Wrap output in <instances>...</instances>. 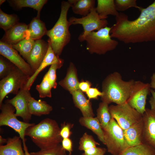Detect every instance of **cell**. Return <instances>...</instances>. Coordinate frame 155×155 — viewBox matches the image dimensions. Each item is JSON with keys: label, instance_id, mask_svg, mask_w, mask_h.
Listing matches in <instances>:
<instances>
[{"label": "cell", "instance_id": "29", "mask_svg": "<svg viewBox=\"0 0 155 155\" xmlns=\"http://www.w3.org/2000/svg\"><path fill=\"white\" fill-rule=\"evenodd\" d=\"M108 104L102 101L100 103L97 110V117L103 130L107 127L112 118L109 111Z\"/></svg>", "mask_w": 155, "mask_h": 155}, {"label": "cell", "instance_id": "35", "mask_svg": "<svg viewBox=\"0 0 155 155\" xmlns=\"http://www.w3.org/2000/svg\"><path fill=\"white\" fill-rule=\"evenodd\" d=\"M16 66L10 61H7L2 56L0 57V78L2 79L6 77Z\"/></svg>", "mask_w": 155, "mask_h": 155}, {"label": "cell", "instance_id": "38", "mask_svg": "<svg viewBox=\"0 0 155 155\" xmlns=\"http://www.w3.org/2000/svg\"><path fill=\"white\" fill-rule=\"evenodd\" d=\"M106 149L94 146L84 151L83 155H104L107 151Z\"/></svg>", "mask_w": 155, "mask_h": 155}, {"label": "cell", "instance_id": "3", "mask_svg": "<svg viewBox=\"0 0 155 155\" xmlns=\"http://www.w3.org/2000/svg\"><path fill=\"white\" fill-rule=\"evenodd\" d=\"M71 6L68 1L61 2L59 17L53 27L48 30L46 34L54 53L59 57L71 40V35L69 30L71 25L67 16Z\"/></svg>", "mask_w": 155, "mask_h": 155}, {"label": "cell", "instance_id": "42", "mask_svg": "<svg viewBox=\"0 0 155 155\" xmlns=\"http://www.w3.org/2000/svg\"><path fill=\"white\" fill-rule=\"evenodd\" d=\"M150 92L152 96L150 98L149 102L151 107L150 109L155 112V92L151 89Z\"/></svg>", "mask_w": 155, "mask_h": 155}, {"label": "cell", "instance_id": "28", "mask_svg": "<svg viewBox=\"0 0 155 155\" xmlns=\"http://www.w3.org/2000/svg\"><path fill=\"white\" fill-rule=\"evenodd\" d=\"M35 42V40L27 38L16 44L10 45L19 52L24 58L27 60L34 46Z\"/></svg>", "mask_w": 155, "mask_h": 155}, {"label": "cell", "instance_id": "23", "mask_svg": "<svg viewBox=\"0 0 155 155\" xmlns=\"http://www.w3.org/2000/svg\"><path fill=\"white\" fill-rule=\"evenodd\" d=\"M28 109L31 115L40 117L49 114L52 111L53 107L45 101L38 100L31 97L29 102Z\"/></svg>", "mask_w": 155, "mask_h": 155}, {"label": "cell", "instance_id": "13", "mask_svg": "<svg viewBox=\"0 0 155 155\" xmlns=\"http://www.w3.org/2000/svg\"><path fill=\"white\" fill-rule=\"evenodd\" d=\"M143 142L155 148V112L146 108L142 115Z\"/></svg>", "mask_w": 155, "mask_h": 155}, {"label": "cell", "instance_id": "8", "mask_svg": "<svg viewBox=\"0 0 155 155\" xmlns=\"http://www.w3.org/2000/svg\"><path fill=\"white\" fill-rule=\"evenodd\" d=\"M109 111L113 118L123 129H126L142 118V115L127 102L111 105Z\"/></svg>", "mask_w": 155, "mask_h": 155}, {"label": "cell", "instance_id": "21", "mask_svg": "<svg viewBox=\"0 0 155 155\" xmlns=\"http://www.w3.org/2000/svg\"><path fill=\"white\" fill-rule=\"evenodd\" d=\"M79 122L81 125L91 130L97 136L99 140L105 144L104 131L97 117H82L79 119Z\"/></svg>", "mask_w": 155, "mask_h": 155}, {"label": "cell", "instance_id": "26", "mask_svg": "<svg viewBox=\"0 0 155 155\" xmlns=\"http://www.w3.org/2000/svg\"><path fill=\"white\" fill-rule=\"evenodd\" d=\"M46 0H11L8 1L16 8L31 7L37 11V17L40 18V11L47 1Z\"/></svg>", "mask_w": 155, "mask_h": 155}, {"label": "cell", "instance_id": "27", "mask_svg": "<svg viewBox=\"0 0 155 155\" xmlns=\"http://www.w3.org/2000/svg\"><path fill=\"white\" fill-rule=\"evenodd\" d=\"M120 155H155V148L144 143L130 147Z\"/></svg>", "mask_w": 155, "mask_h": 155}, {"label": "cell", "instance_id": "34", "mask_svg": "<svg viewBox=\"0 0 155 155\" xmlns=\"http://www.w3.org/2000/svg\"><path fill=\"white\" fill-rule=\"evenodd\" d=\"M114 1L116 9L118 11H123L132 7L140 10L142 7L137 5L136 0H115Z\"/></svg>", "mask_w": 155, "mask_h": 155}, {"label": "cell", "instance_id": "24", "mask_svg": "<svg viewBox=\"0 0 155 155\" xmlns=\"http://www.w3.org/2000/svg\"><path fill=\"white\" fill-rule=\"evenodd\" d=\"M28 30L29 38L35 40L41 39L46 35L48 31L45 23L37 17L33 18L28 25Z\"/></svg>", "mask_w": 155, "mask_h": 155}, {"label": "cell", "instance_id": "44", "mask_svg": "<svg viewBox=\"0 0 155 155\" xmlns=\"http://www.w3.org/2000/svg\"><path fill=\"white\" fill-rule=\"evenodd\" d=\"M7 141V139L3 138L1 135L0 136V145H3V144L6 143Z\"/></svg>", "mask_w": 155, "mask_h": 155}, {"label": "cell", "instance_id": "10", "mask_svg": "<svg viewBox=\"0 0 155 155\" xmlns=\"http://www.w3.org/2000/svg\"><path fill=\"white\" fill-rule=\"evenodd\" d=\"M150 90V84L135 81L127 102L142 115L146 110V100Z\"/></svg>", "mask_w": 155, "mask_h": 155}, {"label": "cell", "instance_id": "12", "mask_svg": "<svg viewBox=\"0 0 155 155\" xmlns=\"http://www.w3.org/2000/svg\"><path fill=\"white\" fill-rule=\"evenodd\" d=\"M0 54L30 77L34 74V72L29 64L21 57L17 51L10 45L1 41Z\"/></svg>", "mask_w": 155, "mask_h": 155}, {"label": "cell", "instance_id": "31", "mask_svg": "<svg viewBox=\"0 0 155 155\" xmlns=\"http://www.w3.org/2000/svg\"><path fill=\"white\" fill-rule=\"evenodd\" d=\"M52 88L45 74L41 83L36 86V89L39 93V97L44 98L51 97Z\"/></svg>", "mask_w": 155, "mask_h": 155}, {"label": "cell", "instance_id": "1", "mask_svg": "<svg viewBox=\"0 0 155 155\" xmlns=\"http://www.w3.org/2000/svg\"><path fill=\"white\" fill-rule=\"evenodd\" d=\"M60 130L56 121L47 118L28 127L26 130L25 136L30 137L40 149H46L61 142L63 138L60 134Z\"/></svg>", "mask_w": 155, "mask_h": 155}, {"label": "cell", "instance_id": "18", "mask_svg": "<svg viewBox=\"0 0 155 155\" xmlns=\"http://www.w3.org/2000/svg\"><path fill=\"white\" fill-rule=\"evenodd\" d=\"M75 106L81 111L84 117H94L91 103L80 89L71 93Z\"/></svg>", "mask_w": 155, "mask_h": 155}, {"label": "cell", "instance_id": "46", "mask_svg": "<svg viewBox=\"0 0 155 155\" xmlns=\"http://www.w3.org/2000/svg\"><path fill=\"white\" fill-rule=\"evenodd\" d=\"M81 155H83L82 154Z\"/></svg>", "mask_w": 155, "mask_h": 155}, {"label": "cell", "instance_id": "17", "mask_svg": "<svg viewBox=\"0 0 155 155\" xmlns=\"http://www.w3.org/2000/svg\"><path fill=\"white\" fill-rule=\"evenodd\" d=\"M143 119L127 129L123 130L124 135L130 147L136 146L143 142Z\"/></svg>", "mask_w": 155, "mask_h": 155}, {"label": "cell", "instance_id": "32", "mask_svg": "<svg viewBox=\"0 0 155 155\" xmlns=\"http://www.w3.org/2000/svg\"><path fill=\"white\" fill-rule=\"evenodd\" d=\"M100 144L96 141L92 136L88 134L87 133H84L80 138L78 149L81 151L85 150Z\"/></svg>", "mask_w": 155, "mask_h": 155}, {"label": "cell", "instance_id": "16", "mask_svg": "<svg viewBox=\"0 0 155 155\" xmlns=\"http://www.w3.org/2000/svg\"><path fill=\"white\" fill-rule=\"evenodd\" d=\"M49 46L46 54L38 69L28 80L25 89L29 90L39 73L46 67L57 64L63 65V60L59 58L54 53L49 40H48Z\"/></svg>", "mask_w": 155, "mask_h": 155}, {"label": "cell", "instance_id": "36", "mask_svg": "<svg viewBox=\"0 0 155 155\" xmlns=\"http://www.w3.org/2000/svg\"><path fill=\"white\" fill-rule=\"evenodd\" d=\"M62 65L55 64L51 65L47 72L46 73L48 80L52 88L55 89L57 84L56 82V71L59 69Z\"/></svg>", "mask_w": 155, "mask_h": 155}, {"label": "cell", "instance_id": "25", "mask_svg": "<svg viewBox=\"0 0 155 155\" xmlns=\"http://www.w3.org/2000/svg\"><path fill=\"white\" fill-rule=\"evenodd\" d=\"M97 2L96 10L102 19H106L108 15L115 17L118 15L114 0H98Z\"/></svg>", "mask_w": 155, "mask_h": 155}, {"label": "cell", "instance_id": "22", "mask_svg": "<svg viewBox=\"0 0 155 155\" xmlns=\"http://www.w3.org/2000/svg\"><path fill=\"white\" fill-rule=\"evenodd\" d=\"M73 13L85 16L95 7V0H69Z\"/></svg>", "mask_w": 155, "mask_h": 155}, {"label": "cell", "instance_id": "43", "mask_svg": "<svg viewBox=\"0 0 155 155\" xmlns=\"http://www.w3.org/2000/svg\"><path fill=\"white\" fill-rule=\"evenodd\" d=\"M151 88L155 89V73H153L151 77V82L150 84Z\"/></svg>", "mask_w": 155, "mask_h": 155}, {"label": "cell", "instance_id": "7", "mask_svg": "<svg viewBox=\"0 0 155 155\" xmlns=\"http://www.w3.org/2000/svg\"><path fill=\"white\" fill-rule=\"evenodd\" d=\"M30 77L15 66L0 81V106L9 94L16 95L21 89L25 88Z\"/></svg>", "mask_w": 155, "mask_h": 155}, {"label": "cell", "instance_id": "11", "mask_svg": "<svg viewBox=\"0 0 155 155\" xmlns=\"http://www.w3.org/2000/svg\"><path fill=\"white\" fill-rule=\"evenodd\" d=\"M31 97L29 90L23 88L13 98L7 99L5 102L11 104L15 108L17 117H20L24 122L29 123L32 116L28 109L29 102Z\"/></svg>", "mask_w": 155, "mask_h": 155}, {"label": "cell", "instance_id": "37", "mask_svg": "<svg viewBox=\"0 0 155 155\" xmlns=\"http://www.w3.org/2000/svg\"><path fill=\"white\" fill-rule=\"evenodd\" d=\"M73 124L64 122L61 125L60 134L62 138H69L72 134L71 129L73 127Z\"/></svg>", "mask_w": 155, "mask_h": 155}, {"label": "cell", "instance_id": "40", "mask_svg": "<svg viewBox=\"0 0 155 155\" xmlns=\"http://www.w3.org/2000/svg\"><path fill=\"white\" fill-rule=\"evenodd\" d=\"M61 143L62 148L68 152L69 155H71L73 151V144L71 140L69 138H63Z\"/></svg>", "mask_w": 155, "mask_h": 155}, {"label": "cell", "instance_id": "41", "mask_svg": "<svg viewBox=\"0 0 155 155\" xmlns=\"http://www.w3.org/2000/svg\"><path fill=\"white\" fill-rule=\"evenodd\" d=\"M91 83L89 81H83L79 82V89L82 92H86L90 87Z\"/></svg>", "mask_w": 155, "mask_h": 155}, {"label": "cell", "instance_id": "15", "mask_svg": "<svg viewBox=\"0 0 155 155\" xmlns=\"http://www.w3.org/2000/svg\"><path fill=\"white\" fill-rule=\"evenodd\" d=\"M5 32L0 41L9 45L16 44L29 38L28 25L23 23H18Z\"/></svg>", "mask_w": 155, "mask_h": 155}, {"label": "cell", "instance_id": "6", "mask_svg": "<svg viewBox=\"0 0 155 155\" xmlns=\"http://www.w3.org/2000/svg\"><path fill=\"white\" fill-rule=\"evenodd\" d=\"M0 126H8L19 135L23 143L24 152L26 155H29L26 142L25 133L27 129L35 124L27 123L19 120L15 115V108L11 104L5 102L0 106Z\"/></svg>", "mask_w": 155, "mask_h": 155}, {"label": "cell", "instance_id": "39", "mask_svg": "<svg viewBox=\"0 0 155 155\" xmlns=\"http://www.w3.org/2000/svg\"><path fill=\"white\" fill-rule=\"evenodd\" d=\"M86 92L90 99H97L98 96L102 97L103 95L102 92L96 88H90Z\"/></svg>", "mask_w": 155, "mask_h": 155}, {"label": "cell", "instance_id": "9", "mask_svg": "<svg viewBox=\"0 0 155 155\" xmlns=\"http://www.w3.org/2000/svg\"><path fill=\"white\" fill-rule=\"evenodd\" d=\"M68 21L70 25L79 24L82 26L84 31L78 37L81 42L83 41L84 37L89 33L104 28L107 26L108 24L106 19H102L100 16L95 7L86 16L80 18L72 17Z\"/></svg>", "mask_w": 155, "mask_h": 155}, {"label": "cell", "instance_id": "5", "mask_svg": "<svg viewBox=\"0 0 155 155\" xmlns=\"http://www.w3.org/2000/svg\"><path fill=\"white\" fill-rule=\"evenodd\" d=\"M103 131L104 145L112 155H120L130 147L125 139L123 129L113 118Z\"/></svg>", "mask_w": 155, "mask_h": 155}, {"label": "cell", "instance_id": "30", "mask_svg": "<svg viewBox=\"0 0 155 155\" xmlns=\"http://www.w3.org/2000/svg\"><path fill=\"white\" fill-rule=\"evenodd\" d=\"M18 21L16 15L7 14L0 9V27L5 32L19 23Z\"/></svg>", "mask_w": 155, "mask_h": 155}, {"label": "cell", "instance_id": "2", "mask_svg": "<svg viewBox=\"0 0 155 155\" xmlns=\"http://www.w3.org/2000/svg\"><path fill=\"white\" fill-rule=\"evenodd\" d=\"M133 80H123L120 74L114 72L108 76L103 82L102 101L109 104H120L127 102L134 82Z\"/></svg>", "mask_w": 155, "mask_h": 155}, {"label": "cell", "instance_id": "4", "mask_svg": "<svg viewBox=\"0 0 155 155\" xmlns=\"http://www.w3.org/2000/svg\"><path fill=\"white\" fill-rule=\"evenodd\" d=\"M111 29L107 26L90 32L85 36L83 41H86V49L90 53L104 55L116 48L118 42L111 37Z\"/></svg>", "mask_w": 155, "mask_h": 155}, {"label": "cell", "instance_id": "45", "mask_svg": "<svg viewBox=\"0 0 155 155\" xmlns=\"http://www.w3.org/2000/svg\"><path fill=\"white\" fill-rule=\"evenodd\" d=\"M6 0H0V5H1L3 3L5 2Z\"/></svg>", "mask_w": 155, "mask_h": 155}, {"label": "cell", "instance_id": "14", "mask_svg": "<svg viewBox=\"0 0 155 155\" xmlns=\"http://www.w3.org/2000/svg\"><path fill=\"white\" fill-rule=\"evenodd\" d=\"M49 46L48 42L43 40H35L34 46L26 60L34 73L38 69L45 57Z\"/></svg>", "mask_w": 155, "mask_h": 155}, {"label": "cell", "instance_id": "19", "mask_svg": "<svg viewBox=\"0 0 155 155\" xmlns=\"http://www.w3.org/2000/svg\"><path fill=\"white\" fill-rule=\"evenodd\" d=\"M6 144L0 145V155H26L23 150L20 136L8 137Z\"/></svg>", "mask_w": 155, "mask_h": 155}, {"label": "cell", "instance_id": "33", "mask_svg": "<svg viewBox=\"0 0 155 155\" xmlns=\"http://www.w3.org/2000/svg\"><path fill=\"white\" fill-rule=\"evenodd\" d=\"M29 155H67L66 151L60 144L53 147L30 153Z\"/></svg>", "mask_w": 155, "mask_h": 155}, {"label": "cell", "instance_id": "20", "mask_svg": "<svg viewBox=\"0 0 155 155\" xmlns=\"http://www.w3.org/2000/svg\"><path fill=\"white\" fill-rule=\"evenodd\" d=\"M76 69L73 63H71L66 77L60 81L59 84L71 93L79 89Z\"/></svg>", "mask_w": 155, "mask_h": 155}]
</instances>
